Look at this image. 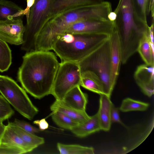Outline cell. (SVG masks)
<instances>
[{"instance_id": "cell-1", "label": "cell", "mask_w": 154, "mask_h": 154, "mask_svg": "<svg viewBox=\"0 0 154 154\" xmlns=\"http://www.w3.org/2000/svg\"><path fill=\"white\" fill-rule=\"evenodd\" d=\"M18 72L23 88L34 98L50 94L59 66L56 55L49 51L27 52Z\"/></svg>"}, {"instance_id": "cell-2", "label": "cell", "mask_w": 154, "mask_h": 154, "mask_svg": "<svg viewBox=\"0 0 154 154\" xmlns=\"http://www.w3.org/2000/svg\"><path fill=\"white\" fill-rule=\"evenodd\" d=\"M112 11L111 5L107 2L73 8L62 13L50 20L39 33L35 42L37 50H52L53 40L73 23L90 19L109 20Z\"/></svg>"}, {"instance_id": "cell-3", "label": "cell", "mask_w": 154, "mask_h": 154, "mask_svg": "<svg viewBox=\"0 0 154 154\" xmlns=\"http://www.w3.org/2000/svg\"><path fill=\"white\" fill-rule=\"evenodd\" d=\"M114 12L116 14L114 29L119 39L121 62L125 64L137 52L141 38L149 32V26L147 22L137 16L131 0H119Z\"/></svg>"}, {"instance_id": "cell-4", "label": "cell", "mask_w": 154, "mask_h": 154, "mask_svg": "<svg viewBox=\"0 0 154 154\" xmlns=\"http://www.w3.org/2000/svg\"><path fill=\"white\" fill-rule=\"evenodd\" d=\"M103 0H35L30 8L29 18L25 26L23 45L35 48L37 37L45 25L51 19L70 9L99 4Z\"/></svg>"}, {"instance_id": "cell-5", "label": "cell", "mask_w": 154, "mask_h": 154, "mask_svg": "<svg viewBox=\"0 0 154 154\" xmlns=\"http://www.w3.org/2000/svg\"><path fill=\"white\" fill-rule=\"evenodd\" d=\"M109 36L104 34H59L53 40L52 50L61 61L79 63Z\"/></svg>"}, {"instance_id": "cell-6", "label": "cell", "mask_w": 154, "mask_h": 154, "mask_svg": "<svg viewBox=\"0 0 154 154\" xmlns=\"http://www.w3.org/2000/svg\"><path fill=\"white\" fill-rule=\"evenodd\" d=\"M81 73L90 72L96 75L103 84V93L110 97L114 88L111 81L109 38L79 62Z\"/></svg>"}, {"instance_id": "cell-7", "label": "cell", "mask_w": 154, "mask_h": 154, "mask_svg": "<svg viewBox=\"0 0 154 154\" xmlns=\"http://www.w3.org/2000/svg\"><path fill=\"white\" fill-rule=\"evenodd\" d=\"M0 93L21 115L32 120L38 112L25 90L11 78L0 75Z\"/></svg>"}, {"instance_id": "cell-8", "label": "cell", "mask_w": 154, "mask_h": 154, "mask_svg": "<svg viewBox=\"0 0 154 154\" xmlns=\"http://www.w3.org/2000/svg\"><path fill=\"white\" fill-rule=\"evenodd\" d=\"M81 75L79 63L61 61L51 94L56 100H63L66 94L77 86H80Z\"/></svg>"}, {"instance_id": "cell-9", "label": "cell", "mask_w": 154, "mask_h": 154, "mask_svg": "<svg viewBox=\"0 0 154 154\" xmlns=\"http://www.w3.org/2000/svg\"><path fill=\"white\" fill-rule=\"evenodd\" d=\"M114 29L113 21L109 20L90 19L73 23L61 34H104L110 35Z\"/></svg>"}, {"instance_id": "cell-10", "label": "cell", "mask_w": 154, "mask_h": 154, "mask_svg": "<svg viewBox=\"0 0 154 154\" xmlns=\"http://www.w3.org/2000/svg\"><path fill=\"white\" fill-rule=\"evenodd\" d=\"M25 31V26L20 17L0 21V38L6 42L22 44Z\"/></svg>"}, {"instance_id": "cell-11", "label": "cell", "mask_w": 154, "mask_h": 154, "mask_svg": "<svg viewBox=\"0 0 154 154\" xmlns=\"http://www.w3.org/2000/svg\"><path fill=\"white\" fill-rule=\"evenodd\" d=\"M154 65L146 64L138 66L135 72L134 78L142 91L149 97L154 94Z\"/></svg>"}, {"instance_id": "cell-12", "label": "cell", "mask_w": 154, "mask_h": 154, "mask_svg": "<svg viewBox=\"0 0 154 154\" xmlns=\"http://www.w3.org/2000/svg\"><path fill=\"white\" fill-rule=\"evenodd\" d=\"M111 60V81L113 88L119 75L121 63V52L118 34L114 29L110 35Z\"/></svg>"}, {"instance_id": "cell-13", "label": "cell", "mask_w": 154, "mask_h": 154, "mask_svg": "<svg viewBox=\"0 0 154 154\" xmlns=\"http://www.w3.org/2000/svg\"><path fill=\"white\" fill-rule=\"evenodd\" d=\"M100 95V104L97 112L101 130L108 131L109 130L112 122L111 120V109L113 104L110 97L105 94Z\"/></svg>"}, {"instance_id": "cell-14", "label": "cell", "mask_w": 154, "mask_h": 154, "mask_svg": "<svg viewBox=\"0 0 154 154\" xmlns=\"http://www.w3.org/2000/svg\"><path fill=\"white\" fill-rule=\"evenodd\" d=\"M50 109L52 112L58 111L62 112L79 124L86 121L90 116L86 111L75 109L66 104L62 100H56L51 106Z\"/></svg>"}, {"instance_id": "cell-15", "label": "cell", "mask_w": 154, "mask_h": 154, "mask_svg": "<svg viewBox=\"0 0 154 154\" xmlns=\"http://www.w3.org/2000/svg\"><path fill=\"white\" fill-rule=\"evenodd\" d=\"M80 86L74 87L70 90L62 100L66 104L77 110L86 111L88 101L87 94L81 90Z\"/></svg>"}, {"instance_id": "cell-16", "label": "cell", "mask_w": 154, "mask_h": 154, "mask_svg": "<svg viewBox=\"0 0 154 154\" xmlns=\"http://www.w3.org/2000/svg\"><path fill=\"white\" fill-rule=\"evenodd\" d=\"M0 143H8L18 147L26 153L30 152L35 149L24 141L20 136L8 124L6 126Z\"/></svg>"}, {"instance_id": "cell-17", "label": "cell", "mask_w": 154, "mask_h": 154, "mask_svg": "<svg viewBox=\"0 0 154 154\" xmlns=\"http://www.w3.org/2000/svg\"><path fill=\"white\" fill-rule=\"evenodd\" d=\"M101 130L97 113L90 116L84 122L73 128L71 131L76 136L84 137Z\"/></svg>"}, {"instance_id": "cell-18", "label": "cell", "mask_w": 154, "mask_h": 154, "mask_svg": "<svg viewBox=\"0 0 154 154\" xmlns=\"http://www.w3.org/2000/svg\"><path fill=\"white\" fill-rule=\"evenodd\" d=\"M81 74L80 86L100 95L104 94L102 83L96 75L90 72H85Z\"/></svg>"}, {"instance_id": "cell-19", "label": "cell", "mask_w": 154, "mask_h": 154, "mask_svg": "<svg viewBox=\"0 0 154 154\" xmlns=\"http://www.w3.org/2000/svg\"><path fill=\"white\" fill-rule=\"evenodd\" d=\"M154 44L150 42L149 32L141 38L137 51L145 63L149 65H154Z\"/></svg>"}, {"instance_id": "cell-20", "label": "cell", "mask_w": 154, "mask_h": 154, "mask_svg": "<svg viewBox=\"0 0 154 154\" xmlns=\"http://www.w3.org/2000/svg\"><path fill=\"white\" fill-rule=\"evenodd\" d=\"M23 11L12 2L0 0V21L20 17L24 15Z\"/></svg>"}, {"instance_id": "cell-21", "label": "cell", "mask_w": 154, "mask_h": 154, "mask_svg": "<svg viewBox=\"0 0 154 154\" xmlns=\"http://www.w3.org/2000/svg\"><path fill=\"white\" fill-rule=\"evenodd\" d=\"M8 125L20 136L24 141L35 148L45 143V140L43 137L23 130L14 122H8Z\"/></svg>"}, {"instance_id": "cell-22", "label": "cell", "mask_w": 154, "mask_h": 154, "mask_svg": "<svg viewBox=\"0 0 154 154\" xmlns=\"http://www.w3.org/2000/svg\"><path fill=\"white\" fill-rule=\"evenodd\" d=\"M58 149L61 154H93L94 149L91 147L77 144H66L58 143Z\"/></svg>"}, {"instance_id": "cell-23", "label": "cell", "mask_w": 154, "mask_h": 154, "mask_svg": "<svg viewBox=\"0 0 154 154\" xmlns=\"http://www.w3.org/2000/svg\"><path fill=\"white\" fill-rule=\"evenodd\" d=\"M52 119L59 127L71 131L79 124L64 113L58 111L53 112Z\"/></svg>"}, {"instance_id": "cell-24", "label": "cell", "mask_w": 154, "mask_h": 154, "mask_svg": "<svg viewBox=\"0 0 154 154\" xmlns=\"http://www.w3.org/2000/svg\"><path fill=\"white\" fill-rule=\"evenodd\" d=\"M11 63V51L6 42L0 38V72L7 71Z\"/></svg>"}, {"instance_id": "cell-25", "label": "cell", "mask_w": 154, "mask_h": 154, "mask_svg": "<svg viewBox=\"0 0 154 154\" xmlns=\"http://www.w3.org/2000/svg\"><path fill=\"white\" fill-rule=\"evenodd\" d=\"M149 103L127 98L124 99L119 109L122 112L131 111H143L149 106Z\"/></svg>"}, {"instance_id": "cell-26", "label": "cell", "mask_w": 154, "mask_h": 154, "mask_svg": "<svg viewBox=\"0 0 154 154\" xmlns=\"http://www.w3.org/2000/svg\"><path fill=\"white\" fill-rule=\"evenodd\" d=\"M14 113L9 103L0 94V120L3 121L7 119Z\"/></svg>"}, {"instance_id": "cell-27", "label": "cell", "mask_w": 154, "mask_h": 154, "mask_svg": "<svg viewBox=\"0 0 154 154\" xmlns=\"http://www.w3.org/2000/svg\"><path fill=\"white\" fill-rule=\"evenodd\" d=\"M134 9L137 16L147 22L146 11V0H131Z\"/></svg>"}, {"instance_id": "cell-28", "label": "cell", "mask_w": 154, "mask_h": 154, "mask_svg": "<svg viewBox=\"0 0 154 154\" xmlns=\"http://www.w3.org/2000/svg\"><path fill=\"white\" fill-rule=\"evenodd\" d=\"M26 153L21 148L6 143H0V154H21Z\"/></svg>"}, {"instance_id": "cell-29", "label": "cell", "mask_w": 154, "mask_h": 154, "mask_svg": "<svg viewBox=\"0 0 154 154\" xmlns=\"http://www.w3.org/2000/svg\"><path fill=\"white\" fill-rule=\"evenodd\" d=\"M14 122L23 130L34 134L42 131L39 128L34 127L24 121L15 119Z\"/></svg>"}, {"instance_id": "cell-30", "label": "cell", "mask_w": 154, "mask_h": 154, "mask_svg": "<svg viewBox=\"0 0 154 154\" xmlns=\"http://www.w3.org/2000/svg\"><path fill=\"white\" fill-rule=\"evenodd\" d=\"M119 109L116 107L113 104L111 110V120L112 122H115L119 123L125 127V125L122 122L119 115Z\"/></svg>"}, {"instance_id": "cell-31", "label": "cell", "mask_w": 154, "mask_h": 154, "mask_svg": "<svg viewBox=\"0 0 154 154\" xmlns=\"http://www.w3.org/2000/svg\"><path fill=\"white\" fill-rule=\"evenodd\" d=\"M33 123L38 125L39 128L42 131L47 129L49 127V124L45 118L35 120Z\"/></svg>"}, {"instance_id": "cell-32", "label": "cell", "mask_w": 154, "mask_h": 154, "mask_svg": "<svg viewBox=\"0 0 154 154\" xmlns=\"http://www.w3.org/2000/svg\"><path fill=\"white\" fill-rule=\"evenodd\" d=\"M154 0H146V11L147 15L150 13L152 17L154 18Z\"/></svg>"}, {"instance_id": "cell-33", "label": "cell", "mask_w": 154, "mask_h": 154, "mask_svg": "<svg viewBox=\"0 0 154 154\" xmlns=\"http://www.w3.org/2000/svg\"><path fill=\"white\" fill-rule=\"evenodd\" d=\"M35 0H27V7L23 11L24 15H26L27 21L29 19L30 8L34 4Z\"/></svg>"}, {"instance_id": "cell-34", "label": "cell", "mask_w": 154, "mask_h": 154, "mask_svg": "<svg viewBox=\"0 0 154 154\" xmlns=\"http://www.w3.org/2000/svg\"><path fill=\"white\" fill-rule=\"evenodd\" d=\"M6 127V126L3 123V121L0 120V140L4 133Z\"/></svg>"}]
</instances>
